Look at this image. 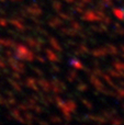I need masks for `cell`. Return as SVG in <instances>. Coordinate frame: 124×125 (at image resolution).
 <instances>
[{
  "label": "cell",
  "mask_w": 124,
  "mask_h": 125,
  "mask_svg": "<svg viewBox=\"0 0 124 125\" xmlns=\"http://www.w3.org/2000/svg\"><path fill=\"white\" fill-rule=\"evenodd\" d=\"M81 20L83 21H101V19L98 17V14L96 13V11H92V10H87L85 12V15L81 17Z\"/></svg>",
  "instance_id": "cell-1"
},
{
  "label": "cell",
  "mask_w": 124,
  "mask_h": 125,
  "mask_svg": "<svg viewBox=\"0 0 124 125\" xmlns=\"http://www.w3.org/2000/svg\"><path fill=\"white\" fill-rule=\"evenodd\" d=\"M91 54L93 55L94 57H105L108 55V53H107L105 48H97V50L92 51Z\"/></svg>",
  "instance_id": "cell-2"
},
{
  "label": "cell",
  "mask_w": 124,
  "mask_h": 125,
  "mask_svg": "<svg viewBox=\"0 0 124 125\" xmlns=\"http://www.w3.org/2000/svg\"><path fill=\"white\" fill-rule=\"evenodd\" d=\"M63 24V21H62L59 18H52V20H50L48 21V25L51 26V28H53V29H55V28H57V26H59V25H62Z\"/></svg>",
  "instance_id": "cell-3"
},
{
  "label": "cell",
  "mask_w": 124,
  "mask_h": 125,
  "mask_svg": "<svg viewBox=\"0 0 124 125\" xmlns=\"http://www.w3.org/2000/svg\"><path fill=\"white\" fill-rule=\"evenodd\" d=\"M46 56H47V59L48 61H51V62H61V58H59L58 56H56V55L54 54V53L52 52L51 50H46Z\"/></svg>",
  "instance_id": "cell-4"
},
{
  "label": "cell",
  "mask_w": 124,
  "mask_h": 125,
  "mask_svg": "<svg viewBox=\"0 0 124 125\" xmlns=\"http://www.w3.org/2000/svg\"><path fill=\"white\" fill-rule=\"evenodd\" d=\"M50 44L52 45L53 48H55V50H57L58 52H62L63 51V48H62V46L59 45V43L57 42V40L55 39V37H50Z\"/></svg>",
  "instance_id": "cell-5"
},
{
  "label": "cell",
  "mask_w": 124,
  "mask_h": 125,
  "mask_svg": "<svg viewBox=\"0 0 124 125\" xmlns=\"http://www.w3.org/2000/svg\"><path fill=\"white\" fill-rule=\"evenodd\" d=\"M112 12H113V14L115 15V17L118 18L120 21H124V11H123V10H121V9L113 8Z\"/></svg>",
  "instance_id": "cell-6"
},
{
  "label": "cell",
  "mask_w": 124,
  "mask_h": 125,
  "mask_svg": "<svg viewBox=\"0 0 124 125\" xmlns=\"http://www.w3.org/2000/svg\"><path fill=\"white\" fill-rule=\"evenodd\" d=\"M107 53H109L110 55H116V54H119V50L115 47L114 45H107Z\"/></svg>",
  "instance_id": "cell-7"
},
{
  "label": "cell",
  "mask_w": 124,
  "mask_h": 125,
  "mask_svg": "<svg viewBox=\"0 0 124 125\" xmlns=\"http://www.w3.org/2000/svg\"><path fill=\"white\" fill-rule=\"evenodd\" d=\"M66 105H67V108H68V110L70 111V112H76V110H77V105H76V103H75L72 100H68L67 102H66Z\"/></svg>",
  "instance_id": "cell-8"
},
{
  "label": "cell",
  "mask_w": 124,
  "mask_h": 125,
  "mask_svg": "<svg viewBox=\"0 0 124 125\" xmlns=\"http://www.w3.org/2000/svg\"><path fill=\"white\" fill-rule=\"evenodd\" d=\"M101 76L103 77V79L105 80V82H107L108 84H110L111 87H115V83L113 82V80H112V77L110 75H108V73H102Z\"/></svg>",
  "instance_id": "cell-9"
},
{
  "label": "cell",
  "mask_w": 124,
  "mask_h": 125,
  "mask_svg": "<svg viewBox=\"0 0 124 125\" xmlns=\"http://www.w3.org/2000/svg\"><path fill=\"white\" fill-rule=\"evenodd\" d=\"M70 65H72V67H75L76 69H79V70H81V69H83L85 67H83V65L81 64L80 62H78V61H76V59H74V61H72L70 62Z\"/></svg>",
  "instance_id": "cell-10"
},
{
  "label": "cell",
  "mask_w": 124,
  "mask_h": 125,
  "mask_svg": "<svg viewBox=\"0 0 124 125\" xmlns=\"http://www.w3.org/2000/svg\"><path fill=\"white\" fill-rule=\"evenodd\" d=\"M77 78V71L76 70H72L69 71V75L67 76V80L69 82H74V80Z\"/></svg>",
  "instance_id": "cell-11"
},
{
  "label": "cell",
  "mask_w": 124,
  "mask_h": 125,
  "mask_svg": "<svg viewBox=\"0 0 124 125\" xmlns=\"http://www.w3.org/2000/svg\"><path fill=\"white\" fill-rule=\"evenodd\" d=\"M79 52H80L83 55H85V54L90 53V51H89V48H88V46L86 45V44H80V45H79Z\"/></svg>",
  "instance_id": "cell-12"
},
{
  "label": "cell",
  "mask_w": 124,
  "mask_h": 125,
  "mask_svg": "<svg viewBox=\"0 0 124 125\" xmlns=\"http://www.w3.org/2000/svg\"><path fill=\"white\" fill-rule=\"evenodd\" d=\"M72 22V28L74 29V30H76L77 32H79V31H81L83 30V26H81V24L80 23H78V22H76V21H70Z\"/></svg>",
  "instance_id": "cell-13"
},
{
  "label": "cell",
  "mask_w": 124,
  "mask_h": 125,
  "mask_svg": "<svg viewBox=\"0 0 124 125\" xmlns=\"http://www.w3.org/2000/svg\"><path fill=\"white\" fill-rule=\"evenodd\" d=\"M52 6H53V8L57 11V12H59V11L62 10V8H63V3H62V2H59V1H54Z\"/></svg>",
  "instance_id": "cell-14"
},
{
  "label": "cell",
  "mask_w": 124,
  "mask_h": 125,
  "mask_svg": "<svg viewBox=\"0 0 124 125\" xmlns=\"http://www.w3.org/2000/svg\"><path fill=\"white\" fill-rule=\"evenodd\" d=\"M77 90L78 91H87L88 90V86L86 83H83V82L80 81V83L77 86Z\"/></svg>",
  "instance_id": "cell-15"
},
{
  "label": "cell",
  "mask_w": 124,
  "mask_h": 125,
  "mask_svg": "<svg viewBox=\"0 0 124 125\" xmlns=\"http://www.w3.org/2000/svg\"><path fill=\"white\" fill-rule=\"evenodd\" d=\"M80 100H81V102H83V103L86 105V108H87V109H90V110H92V109H93V105H92V103H90L88 100L83 99V98H80Z\"/></svg>",
  "instance_id": "cell-16"
},
{
  "label": "cell",
  "mask_w": 124,
  "mask_h": 125,
  "mask_svg": "<svg viewBox=\"0 0 124 125\" xmlns=\"http://www.w3.org/2000/svg\"><path fill=\"white\" fill-rule=\"evenodd\" d=\"M59 17H61V19L67 20V21H72V20H74L72 15H68L67 13H59Z\"/></svg>",
  "instance_id": "cell-17"
},
{
  "label": "cell",
  "mask_w": 124,
  "mask_h": 125,
  "mask_svg": "<svg viewBox=\"0 0 124 125\" xmlns=\"http://www.w3.org/2000/svg\"><path fill=\"white\" fill-rule=\"evenodd\" d=\"M102 3L104 4L105 7H112L113 6V0H101Z\"/></svg>",
  "instance_id": "cell-18"
},
{
  "label": "cell",
  "mask_w": 124,
  "mask_h": 125,
  "mask_svg": "<svg viewBox=\"0 0 124 125\" xmlns=\"http://www.w3.org/2000/svg\"><path fill=\"white\" fill-rule=\"evenodd\" d=\"M101 21H103L105 24H110V23H112V20H111V18L110 17H108V15H104V17L102 18V20Z\"/></svg>",
  "instance_id": "cell-19"
},
{
  "label": "cell",
  "mask_w": 124,
  "mask_h": 125,
  "mask_svg": "<svg viewBox=\"0 0 124 125\" xmlns=\"http://www.w3.org/2000/svg\"><path fill=\"white\" fill-rule=\"evenodd\" d=\"M110 123H112V124H122V123H124V121L121 120V119H113V120L110 121Z\"/></svg>",
  "instance_id": "cell-20"
},
{
  "label": "cell",
  "mask_w": 124,
  "mask_h": 125,
  "mask_svg": "<svg viewBox=\"0 0 124 125\" xmlns=\"http://www.w3.org/2000/svg\"><path fill=\"white\" fill-rule=\"evenodd\" d=\"M51 122H53V123H62V120L59 119V117L52 116L51 117Z\"/></svg>",
  "instance_id": "cell-21"
},
{
  "label": "cell",
  "mask_w": 124,
  "mask_h": 125,
  "mask_svg": "<svg viewBox=\"0 0 124 125\" xmlns=\"http://www.w3.org/2000/svg\"><path fill=\"white\" fill-rule=\"evenodd\" d=\"M51 71H53V73H59V71H61V68L57 66H53L52 68H51Z\"/></svg>",
  "instance_id": "cell-22"
},
{
  "label": "cell",
  "mask_w": 124,
  "mask_h": 125,
  "mask_svg": "<svg viewBox=\"0 0 124 125\" xmlns=\"http://www.w3.org/2000/svg\"><path fill=\"white\" fill-rule=\"evenodd\" d=\"M79 1H81L83 4H92L93 2H92V0H79Z\"/></svg>",
  "instance_id": "cell-23"
},
{
  "label": "cell",
  "mask_w": 124,
  "mask_h": 125,
  "mask_svg": "<svg viewBox=\"0 0 124 125\" xmlns=\"http://www.w3.org/2000/svg\"><path fill=\"white\" fill-rule=\"evenodd\" d=\"M121 52L124 53V45H121Z\"/></svg>",
  "instance_id": "cell-24"
},
{
  "label": "cell",
  "mask_w": 124,
  "mask_h": 125,
  "mask_svg": "<svg viewBox=\"0 0 124 125\" xmlns=\"http://www.w3.org/2000/svg\"><path fill=\"white\" fill-rule=\"evenodd\" d=\"M65 1H67V2H68V3H72V2H74V1H75V0H65Z\"/></svg>",
  "instance_id": "cell-25"
},
{
  "label": "cell",
  "mask_w": 124,
  "mask_h": 125,
  "mask_svg": "<svg viewBox=\"0 0 124 125\" xmlns=\"http://www.w3.org/2000/svg\"><path fill=\"white\" fill-rule=\"evenodd\" d=\"M118 1H122V0H118Z\"/></svg>",
  "instance_id": "cell-26"
},
{
  "label": "cell",
  "mask_w": 124,
  "mask_h": 125,
  "mask_svg": "<svg viewBox=\"0 0 124 125\" xmlns=\"http://www.w3.org/2000/svg\"><path fill=\"white\" fill-rule=\"evenodd\" d=\"M123 77H124V76H123Z\"/></svg>",
  "instance_id": "cell-27"
}]
</instances>
